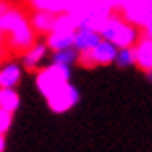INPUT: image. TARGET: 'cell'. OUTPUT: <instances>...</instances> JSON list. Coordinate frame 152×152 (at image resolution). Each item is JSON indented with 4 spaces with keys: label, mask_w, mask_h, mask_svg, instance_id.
Returning <instances> with one entry per match:
<instances>
[{
    "label": "cell",
    "mask_w": 152,
    "mask_h": 152,
    "mask_svg": "<svg viewBox=\"0 0 152 152\" xmlns=\"http://www.w3.org/2000/svg\"><path fill=\"white\" fill-rule=\"evenodd\" d=\"M20 106V96L14 88H0V108L14 114Z\"/></svg>",
    "instance_id": "9a60e30c"
},
{
    "label": "cell",
    "mask_w": 152,
    "mask_h": 152,
    "mask_svg": "<svg viewBox=\"0 0 152 152\" xmlns=\"http://www.w3.org/2000/svg\"><path fill=\"white\" fill-rule=\"evenodd\" d=\"M80 100V94L76 90L74 86L70 82L62 84L60 88H56L54 92H50L46 96V102H48V108L56 114H62V112H68L70 108H74Z\"/></svg>",
    "instance_id": "5b68a950"
},
{
    "label": "cell",
    "mask_w": 152,
    "mask_h": 152,
    "mask_svg": "<svg viewBox=\"0 0 152 152\" xmlns=\"http://www.w3.org/2000/svg\"><path fill=\"white\" fill-rule=\"evenodd\" d=\"M146 76H148V80H152V72H146Z\"/></svg>",
    "instance_id": "cb8c5ba5"
},
{
    "label": "cell",
    "mask_w": 152,
    "mask_h": 152,
    "mask_svg": "<svg viewBox=\"0 0 152 152\" xmlns=\"http://www.w3.org/2000/svg\"><path fill=\"white\" fill-rule=\"evenodd\" d=\"M26 4L32 10H46L52 14L66 12V0H26Z\"/></svg>",
    "instance_id": "4fadbf2b"
},
{
    "label": "cell",
    "mask_w": 152,
    "mask_h": 152,
    "mask_svg": "<svg viewBox=\"0 0 152 152\" xmlns=\"http://www.w3.org/2000/svg\"><path fill=\"white\" fill-rule=\"evenodd\" d=\"M134 58L136 66L142 72H152V40L140 36L138 42L134 44Z\"/></svg>",
    "instance_id": "52a82bcc"
},
{
    "label": "cell",
    "mask_w": 152,
    "mask_h": 152,
    "mask_svg": "<svg viewBox=\"0 0 152 152\" xmlns=\"http://www.w3.org/2000/svg\"><path fill=\"white\" fill-rule=\"evenodd\" d=\"M142 36L148 38V40H152V20L148 24H144V26H142Z\"/></svg>",
    "instance_id": "d6986e66"
},
{
    "label": "cell",
    "mask_w": 152,
    "mask_h": 152,
    "mask_svg": "<svg viewBox=\"0 0 152 152\" xmlns=\"http://www.w3.org/2000/svg\"><path fill=\"white\" fill-rule=\"evenodd\" d=\"M54 20H56V14L46 12V10H32V14L28 16L32 30L36 34H46V36L54 30Z\"/></svg>",
    "instance_id": "ba28073f"
},
{
    "label": "cell",
    "mask_w": 152,
    "mask_h": 152,
    "mask_svg": "<svg viewBox=\"0 0 152 152\" xmlns=\"http://www.w3.org/2000/svg\"><path fill=\"white\" fill-rule=\"evenodd\" d=\"M66 82H70V66H64V64L52 62L46 68H40L36 74V86L44 98Z\"/></svg>",
    "instance_id": "3957f363"
},
{
    "label": "cell",
    "mask_w": 152,
    "mask_h": 152,
    "mask_svg": "<svg viewBox=\"0 0 152 152\" xmlns=\"http://www.w3.org/2000/svg\"><path fill=\"white\" fill-rule=\"evenodd\" d=\"M6 150V136L4 134H0V152Z\"/></svg>",
    "instance_id": "44dd1931"
},
{
    "label": "cell",
    "mask_w": 152,
    "mask_h": 152,
    "mask_svg": "<svg viewBox=\"0 0 152 152\" xmlns=\"http://www.w3.org/2000/svg\"><path fill=\"white\" fill-rule=\"evenodd\" d=\"M114 64H116L118 68H130V66H136L134 46H132V48H118V54H116Z\"/></svg>",
    "instance_id": "2e32d148"
},
{
    "label": "cell",
    "mask_w": 152,
    "mask_h": 152,
    "mask_svg": "<svg viewBox=\"0 0 152 152\" xmlns=\"http://www.w3.org/2000/svg\"><path fill=\"white\" fill-rule=\"evenodd\" d=\"M12 126V112H8L4 108H0V134L6 136V132Z\"/></svg>",
    "instance_id": "ac0fdd59"
},
{
    "label": "cell",
    "mask_w": 152,
    "mask_h": 152,
    "mask_svg": "<svg viewBox=\"0 0 152 152\" xmlns=\"http://www.w3.org/2000/svg\"><path fill=\"white\" fill-rule=\"evenodd\" d=\"M2 36H4V26H2V16H0V40H2Z\"/></svg>",
    "instance_id": "603a6c76"
},
{
    "label": "cell",
    "mask_w": 152,
    "mask_h": 152,
    "mask_svg": "<svg viewBox=\"0 0 152 152\" xmlns=\"http://www.w3.org/2000/svg\"><path fill=\"white\" fill-rule=\"evenodd\" d=\"M10 8H12V4H10L8 0H0V16H4Z\"/></svg>",
    "instance_id": "ffe728a7"
},
{
    "label": "cell",
    "mask_w": 152,
    "mask_h": 152,
    "mask_svg": "<svg viewBox=\"0 0 152 152\" xmlns=\"http://www.w3.org/2000/svg\"><path fill=\"white\" fill-rule=\"evenodd\" d=\"M46 52H48V46H46V44H42V42L32 44L30 48L22 54V66L26 70H30V72L38 70V68H40V62L44 60Z\"/></svg>",
    "instance_id": "30bf717a"
},
{
    "label": "cell",
    "mask_w": 152,
    "mask_h": 152,
    "mask_svg": "<svg viewBox=\"0 0 152 152\" xmlns=\"http://www.w3.org/2000/svg\"><path fill=\"white\" fill-rule=\"evenodd\" d=\"M144 4H146V10H148V16L152 20V0H144Z\"/></svg>",
    "instance_id": "7402d4cb"
},
{
    "label": "cell",
    "mask_w": 152,
    "mask_h": 152,
    "mask_svg": "<svg viewBox=\"0 0 152 152\" xmlns=\"http://www.w3.org/2000/svg\"><path fill=\"white\" fill-rule=\"evenodd\" d=\"M118 10H120L122 18L126 22L134 24V26H144V24L150 22V16H148L144 0H122Z\"/></svg>",
    "instance_id": "8992f818"
},
{
    "label": "cell",
    "mask_w": 152,
    "mask_h": 152,
    "mask_svg": "<svg viewBox=\"0 0 152 152\" xmlns=\"http://www.w3.org/2000/svg\"><path fill=\"white\" fill-rule=\"evenodd\" d=\"M76 30H78V24H76V20H74L72 14H68V12L56 14L52 32H58V34H74Z\"/></svg>",
    "instance_id": "5bb4252c"
},
{
    "label": "cell",
    "mask_w": 152,
    "mask_h": 152,
    "mask_svg": "<svg viewBox=\"0 0 152 152\" xmlns=\"http://www.w3.org/2000/svg\"><path fill=\"white\" fill-rule=\"evenodd\" d=\"M76 60H78V52H76L74 48H66V50H60V52H52V62H56V64L72 66Z\"/></svg>",
    "instance_id": "e0dca14e"
},
{
    "label": "cell",
    "mask_w": 152,
    "mask_h": 152,
    "mask_svg": "<svg viewBox=\"0 0 152 152\" xmlns=\"http://www.w3.org/2000/svg\"><path fill=\"white\" fill-rule=\"evenodd\" d=\"M100 40H102L100 32L88 30V28H78L74 32V44H72V48L76 52H88V50H92L94 46L98 44Z\"/></svg>",
    "instance_id": "9c48e42d"
},
{
    "label": "cell",
    "mask_w": 152,
    "mask_h": 152,
    "mask_svg": "<svg viewBox=\"0 0 152 152\" xmlns=\"http://www.w3.org/2000/svg\"><path fill=\"white\" fill-rule=\"evenodd\" d=\"M100 36L102 40H108L112 42L116 48H132V46L138 42L140 38V32H138V26L126 22L120 14H110L104 26L100 28Z\"/></svg>",
    "instance_id": "7a4b0ae2"
},
{
    "label": "cell",
    "mask_w": 152,
    "mask_h": 152,
    "mask_svg": "<svg viewBox=\"0 0 152 152\" xmlns=\"http://www.w3.org/2000/svg\"><path fill=\"white\" fill-rule=\"evenodd\" d=\"M22 78V68L16 62H8L0 68V88H14Z\"/></svg>",
    "instance_id": "8fae6325"
},
{
    "label": "cell",
    "mask_w": 152,
    "mask_h": 152,
    "mask_svg": "<svg viewBox=\"0 0 152 152\" xmlns=\"http://www.w3.org/2000/svg\"><path fill=\"white\" fill-rule=\"evenodd\" d=\"M116 54H118V48H116L112 42H108V40H100L92 50H88V52H78V60H76V62H78L82 68L108 66V64H114Z\"/></svg>",
    "instance_id": "277c9868"
},
{
    "label": "cell",
    "mask_w": 152,
    "mask_h": 152,
    "mask_svg": "<svg viewBox=\"0 0 152 152\" xmlns=\"http://www.w3.org/2000/svg\"><path fill=\"white\" fill-rule=\"evenodd\" d=\"M44 44L48 46V50L60 52V50L72 48V44H74V34H58V32H50V34L46 36Z\"/></svg>",
    "instance_id": "7c38bea8"
},
{
    "label": "cell",
    "mask_w": 152,
    "mask_h": 152,
    "mask_svg": "<svg viewBox=\"0 0 152 152\" xmlns=\"http://www.w3.org/2000/svg\"><path fill=\"white\" fill-rule=\"evenodd\" d=\"M4 34H8V46L16 52H26L32 44H36V32L32 30L28 16L24 10L12 6L2 16Z\"/></svg>",
    "instance_id": "6da1fadb"
}]
</instances>
